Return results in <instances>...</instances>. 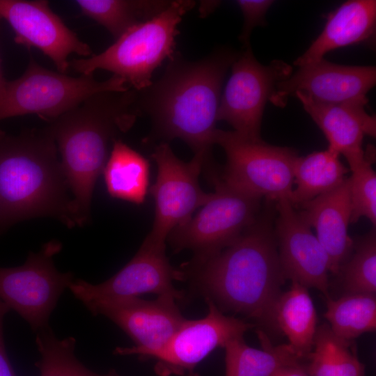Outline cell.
<instances>
[{"instance_id": "13", "label": "cell", "mask_w": 376, "mask_h": 376, "mask_svg": "<svg viewBox=\"0 0 376 376\" xmlns=\"http://www.w3.org/2000/svg\"><path fill=\"white\" fill-rule=\"evenodd\" d=\"M169 295L155 299L136 297L99 304L88 311L102 315L119 327L134 343L131 347H116L115 354L151 358L186 321Z\"/></svg>"}, {"instance_id": "9", "label": "cell", "mask_w": 376, "mask_h": 376, "mask_svg": "<svg viewBox=\"0 0 376 376\" xmlns=\"http://www.w3.org/2000/svg\"><path fill=\"white\" fill-rule=\"evenodd\" d=\"M61 249V243L51 241L31 252L22 265L0 267V299L36 333L49 327L60 297L75 280L72 272H61L54 265Z\"/></svg>"}, {"instance_id": "16", "label": "cell", "mask_w": 376, "mask_h": 376, "mask_svg": "<svg viewBox=\"0 0 376 376\" xmlns=\"http://www.w3.org/2000/svg\"><path fill=\"white\" fill-rule=\"evenodd\" d=\"M274 234L285 280L313 288L329 297V258L311 228L287 199L275 202Z\"/></svg>"}, {"instance_id": "31", "label": "cell", "mask_w": 376, "mask_h": 376, "mask_svg": "<svg viewBox=\"0 0 376 376\" xmlns=\"http://www.w3.org/2000/svg\"><path fill=\"white\" fill-rule=\"evenodd\" d=\"M240 8L244 23L239 40L243 49L251 47L250 38L254 28L267 25L266 14L274 3L272 0H237L235 1Z\"/></svg>"}, {"instance_id": "34", "label": "cell", "mask_w": 376, "mask_h": 376, "mask_svg": "<svg viewBox=\"0 0 376 376\" xmlns=\"http://www.w3.org/2000/svg\"><path fill=\"white\" fill-rule=\"evenodd\" d=\"M1 19L0 18V22ZM6 79L3 77L2 68H1V56H0V90L2 88L3 86L4 85L6 82Z\"/></svg>"}, {"instance_id": "11", "label": "cell", "mask_w": 376, "mask_h": 376, "mask_svg": "<svg viewBox=\"0 0 376 376\" xmlns=\"http://www.w3.org/2000/svg\"><path fill=\"white\" fill-rule=\"evenodd\" d=\"M157 167L155 182L148 191L155 201L152 228L147 241L166 245V240L176 227L187 221L208 199L198 177L212 156L195 154L189 162L180 159L167 143L155 147L151 155Z\"/></svg>"}, {"instance_id": "23", "label": "cell", "mask_w": 376, "mask_h": 376, "mask_svg": "<svg viewBox=\"0 0 376 376\" xmlns=\"http://www.w3.org/2000/svg\"><path fill=\"white\" fill-rule=\"evenodd\" d=\"M339 157L329 149L298 156L293 167L294 186L290 202L297 207L342 184L350 171Z\"/></svg>"}, {"instance_id": "30", "label": "cell", "mask_w": 376, "mask_h": 376, "mask_svg": "<svg viewBox=\"0 0 376 376\" xmlns=\"http://www.w3.org/2000/svg\"><path fill=\"white\" fill-rule=\"evenodd\" d=\"M373 160L366 153L365 157L349 166V189L351 203L350 223L361 217L376 225V173L372 167Z\"/></svg>"}, {"instance_id": "15", "label": "cell", "mask_w": 376, "mask_h": 376, "mask_svg": "<svg viewBox=\"0 0 376 376\" xmlns=\"http://www.w3.org/2000/svg\"><path fill=\"white\" fill-rule=\"evenodd\" d=\"M205 317L186 320L165 345L152 358L157 359L156 370L163 376L182 375L193 370L217 347H224L233 339L256 327L253 323L229 316L221 311L209 299Z\"/></svg>"}, {"instance_id": "8", "label": "cell", "mask_w": 376, "mask_h": 376, "mask_svg": "<svg viewBox=\"0 0 376 376\" xmlns=\"http://www.w3.org/2000/svg\"><path fill=\"white\" fill-rule=\"evenodd\" d=\"M214 144L221 146L226 155L220 174L225 183L269 201H290L293 167L299 156L295 149L247 139L234 131L219 129L214 133Z\"/></svg>"}, {"instance_id": "24", "label": "cell", "mask_w": 376, "mask_h": 376, "mask_svg": "<svg viewBox=\"0 0 376 376\" xmlns=\"http://www.w3.org/2000/svg\"><path fill=\"white\" fill-rule=\"evenodd\" d=\"M261 349L249 346L244 337L229 341L225 349V376H270L282 366L301 362L289 344L272 345L267 334L257 331Z\"/></svg>"}, {"instance_id": "12", "label": "cell", "mask_w": 376, "mask_h": 376, "mask_svg": "<svg viewBox=\"0 0 376 376\" xmlns=\"http://www.w3.org/2000/svg\"><path fill=\"white\" fill-rule=\"evenodd\" d=\"M166 245L144 240L134 256L107 281L93 284L74 280L69 289L88 310L102 303L136 297L145 293L169 295L178 300L184 293L173 282L184 279L182 270L173 268L165 253Z\"/></svg>"}, {"instance_id": "18", "label": "cell", "mask_w": 376, "mask_h": 376, "mask_svg": "<svg viewBox=\"0 0 376 376\" xmlns=\"http://www.w3.org/2000/svg\"><path fill=\"white\" fill-rule=\"evenodd\" d=\"M327 252L330 273L336 275L354 245L348 235L351 220L349 177L335 189L295 207Z\"/></svg>"}, {"instance_id": "6", "label": "cell", "mask_w": 376, "mask_h": 376, "mask_svg": "<svg viewBox=\"0 0 376 376\" xmlns=\"http://www.w3.org/2000/svg\"><path fill=\"white\" fill-rule=\"evenodd\" d=\"M203 170L214 192L194 216L167 237L175 252L192 251V261L205 260L231 244L254 222L262 209V198L225 183L214 163Z\"/></svg>"}, {"instance_id": "32", "label": "cell", "mask_w": 376, "mask_h": 376, "mask_svg": "<svg viewBox=\"0 0 376 376\" xmlns=\"http://www.w3.org/2000/svg\"><path fill=\"white\" fill-rule=\"evenodd\" d=\"M10 311L0 299V376H17L8 358L3 338V320Z\"/></svg>"}, {"instance_id": "10", "label": "cell", "mask_w": 376, "mask_h": 376, "mask_svg": "<svg viewBox=\"0 0 376 376\" xmlns=\"http://www.w3.org/2000/svg\"><path fill=\"white\" fill-rule=\"evenodd\" d=\"M230 68V76L221 95L217 121L228 123L245 139L261 141L265 105L274 95L276 85L292 74V67L280 60L261 64L249 47L238 53Z\"/></svg>"}, {"instance_id": "33", "label": "cell", "mask_w": 376, "mask_h": 376, "mask_svg": "<svg viewBox=\"0 0 376 376\" xmlns=\"http://www.w3.org/2000/svg\"><path fill=\"white\" fill-rule=\"evenodd\" d=\"M270 376H308L301 362L286 365L276 370Z\"/></svg>"}, {"instance_id": "22", "label": "cell", "mask_w": 376, "mask_h": 376, "mask_svg": "<svg viewBox=\"0 0 376 376\" xmlns=\"http://www.w3.org/2000/svg\"><path fill=\"white\" fill-rule=\"evenodd\" d=\"M103 174L111 197L138 205L144 202L149 190L150 164L120 139L113 142Z\"/></svg>"}, {"instance_id": "14", "label": "cell", "mask_w": 376, "mask_h": 376, "mask_svg": "<svg viewBox=\"0 0 376 376\" xmlns=\"http://www.w3.org/2000/svg\"><path fill=\"white\" fill-rule=\"evenodd\" d=\"M0 18L13 29L15 43L38 49L61 73L70 68V54L93 55L90 46L52 10L48 1L0 0Z\"/></svg>"}, {"instance_id": "26", "label": "cell", "mask_w": 376, "mask_h": 376, "mask_svg": "<svg viewBox=\"0 0 376 376\" xmlns=\"http://www.w3.org/2000/svg\"><path fill=\"white\" fill-rule=\"evenodd\" d=\"M171 1L77 0L81 14L105 28L115 40L130 28L157 15Z\"/></svg>"}, {"instance_id": "20", "label": "cell", "mask_w": 376, "mask_h": 376, "mask_svg": "<svg viewBox=\"0 0 376 376\" xmlns=\"http://www.w3.org/2000/svg\"><path fill=\"white\" fill-rule=\"evenodd\" d=\"M375 0L345 1L328 15L321 33L294 65L313 63L331 50L368 41L375 36Z\"/></svg>"}, {"instance_id": "5", "label": "cell", "mask_w": 376, "mask_h": 376, "mask_svg": "<svg viewBox=\"0 0 376 376\" xmlns=\"http://www.w3.org/2000/svg\"><path fill=\"white\" fill-rule=\"evenodd\" d=\"M190 0L171 1L162 12L130 28L102 52L74 58L70 67L82 75L104 70L123 79L136 91L149 87L154 71L175 55V38L182 17L194 8Z\"/></svg>"}, {"instance_id": "4", "label": "cell", "mask_w": 376, "mask_h": 376, "mask_svg": "<svg viewBox=\"0 0 376 376\" xmlns=\"http://www.w3.org/2000/svg\"><path fill=\"white\" fill-rule=\"evenodd\" d=\"M69 191L56 144L46 127L0 137V230L38 217L75 226Z\"/></svg>"}, {"instance_id": "17", "label": "cell", "mask_w": 376, "mask_h": 376, "mask_svg": "<svg viewBox=\"0 0 376 376\" xmlns=\"http://www.w3.org/2000/svg\"><path fill=\"white\" fill-rule=\"evenodd\" d=\"M376 83V68L370 65H345L322 58L299 67L280 81L270 102L284 107L289 96L300 93L323 104H367V93Z\"/></svg>"}, {"instance_id": "28", "label": "cell", "mask_w": 376, "mask_h": 376, "mask_svg": "<svg viewBox=\"0 0 376 376\" xmlns=\"http://www.w3.org/2000/svg\"><path fill=\"white\" fill-rule=\"evenodd\" d=\"M36 343L40 354L36 366L40 376H121L114 370L100 375L86 368L75 354L76 339H59L49 327L36 332Z\"/></svg>"}, {"instance_id": "1", "label": "cell", "mask_w": 376, "mask_h": 376, "mask_svg": "<svg viewBox=\"0 0 376 376\" xmlns=\"http://www.w3.org/2000/svg\"><path fill=\"white\" fill-rule=\"evenodd\" d=\"M265 201L254 222L231 244L205 260H191L182 272L223 313L242 314L279 332L274 309L285 280L274 234L275 203Z\"/></svg>"}, {"instance_id": "2", "label": "cell", "mask_w": 376, "mask_h": 376, "mask_svg": "<svg viewBox=\"0 0 376 376\" xmlns=\"http://www.w3.org/2000/svg\"><path fill=\"white\" fill-rule=\"evenodd\" d=\"M237 55L227 47L197 61L175 54L160 79L137 91L136 108L150 118L152 138L180 139L194 155L212 156L223 82Z\"/></svg>"}, {"instance_id": "35", "label": "cell", "mask_w": 376, "mask_h": 376, "mask_svg": "<svg viewBox=\"0 0 376 376\" xmlns=\"http://www.w3.org/2000/svg\"><path fill=\"white\" fill-rule=\"evenodd\" d=\"M4 134L5 132L0 129V137H1Z\"/></svg>"}, {"instance_id": "27", "label": "cell", "mask_w": 376, "mask_h": 376, "mask_svg": "<svg viewBox=\"0 0 376 376\" xmlns=\"http://www.w3.org/2000/svg\"><path fill=\"white\" fill-rule=\"evenodd\" d=\"M324 318L339 338L354 340L376 329V295L373 293H345L338 299L327 298Z\"/></svg>"}, {"instance_id": "25", "label": "cell", "mask_w": 376, "mask_h": 376, "mask_svg": "<svg viewBox=\"0 0 376 376\" xmlns=\"http://www.w3.org/2000/svg\"><path fill=\"white\" fill-rule=\"evenodd\" d=\"M305 366L308 376H364L354 340L336 336L327 322L318 326L312 352Z\"/></svg>"}, {"instance_id": "29", "label": "cell", "mask_w": 376, "mask_h": 376, "mask_svg": "<svg viewBox=\"0 0 376 376\" xmlns=\"http://www.w3.org/2000/svg\"><path fill=\"white\" fill-rule=\"evenodd\" d=\"M353 250L336 276L345 293L376 294V230L353 239Z\"/></svg>"}, {"instance_id": "7", "label": "cell", "mask_w": 376, "mask_h": 376, "mask_svg": "<svg viewBox=\"0 0 376 376\" xmlns=\"http://www.w3.org/2000/svg\"><path fill=\"white\" fill-rule=\"evenodd\" d=\"M130 88L123 79L114 75L98 81L93 75L71 77L52 71L31 56L24 72L16 79L6 80L0 90V121L37 115L48 123L95 93Z\"/></svg>"}, {"instance_id": "21", "label": "cell", "mask_w": 376, "mask_h": 376, "mask_svg": "<svg viewBox=\"0 0 376 376\" xmlns=\"http://www.w3.org/2000/svg\"><path fill=\"white\" fill-rule=\"evenodd\" d=\"M290 288L282 292L274 309L276 324L301 361L312 352L318 327V316L313 300L305 286L291 282Z\"/></svg>"}, {"instance_id": "3", "label": "cell", "mask_w": 376, "mask_h": 376, "mask_svg": "<svg viewBox=\"0 0 376 376\" xmlns=\"http://www.w3.org/2000/svg\"><path fill=\"white\" fill-rule=\"evenodd\" d=\"M136 97L137 91L132 88L97 93L46 126L61 155L76 226L88 220L93 189L108 159L110 144L139 116Z\"/></svg>"}, {"instance_id": "19", "label": "cell", "mask_w": 376, "mask_h": 376, "mask_svg": "<svg viewBox=\"0 0 376 376\" xmlns=\"http://www.w3.org/2000/svg\"><path fill=\"white\" fill-rule=\"evenodd\" d=\"M304 110L324 134L328 148L343 155L347 164L363 159L365 135L375 137L376 119L365 109L366 104L352 102L328 104L313 101L296 93Z\"/></svg>"}]
</instances>
